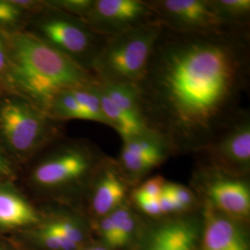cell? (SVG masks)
<instances>
[{
  "label": "cell",
  "instance_id": "cell-1",
  "mask_svg": "<svg viewBox=\"0 0 250 250\" xmlns=\"http://www.w3.org/2000/svg\"><path fill=\"white\" fill-rule=\"evenodd\" d=\"M250 75V31L195 34L162 27L136 84L144 120L175 156L197 154L243 109Z\"/></svg>",
  "mask_w": 250,
  "mask_h": 250
},
{
  "label": "cell",
  "instance_id": "cell-2",
  "mask_svg": "<svg viewBox=\"0 0 250 250\" xmlns=\"http://www.w3.org/2000/svg\"><path fill=\"white\" fill-rule=\"evenodd\" d=\"M7 55L11 83L45 113L61 92L99 83L94 72L83 68L34 34H12Z\"/></svg>",
  "mask_w": 250,
  "mask_h": 250
},
{
  "label": "cell",
  "instance_id": "cell-3",
  "mask_svg": "<svg viewBox=\"0 0 250 250\" xmlns=\"http://www.w3.org/2000/svg\"><path fill=\"white\" fill-rule=\"evenodd\" d=\"M54 145L28 170L27 188L37 204L59 203L81 209L92 180L108 156L89 140Z\"/></svg>",
  "mask_w": 250,
  "mask_h": 250
},
{
  "label": "cell",
  "instance_id": "cell-4",
  "mask_svg": "<svg viewBox=\"0 0 250 250\" xmlns=\"http://www.w3.org/2000/svg\"><path fill=\"white\" fill-rule=\"evenodd\" d=\"M162 26L154 21L108 36L92 72L99 83L136 85L143 78Z\"/></svg>",
  "mask_w": 250,
  "mask_h": 250
},
{
  "label": "cell",
  "instance_id": "cell-5",
  "mask_svg": "<svg viewBox=\"0 0 250 250\" xmlns=\"http://www.w3.org/2000/svg\"><path fill=\"white\" fill-rule=\"evenodd\" d=\"M44 110L28 99L0 100V136L6 151L19 160H28L54 143L61 127Z\"/></svg>",
  "mask_w": 250,
  "mask_h": 250
},
{
  "label": "cell",
  "instance_id": "cell-6",
  "mask_svg": "<svg viewBox=\"0 0 250 250\" xmlns=\"http://www.w3.org/2000/svg\"><path fill=\"white\" fill-rule=\"evenodd\" d=\"M42 219L9 239L22 250H79L93 237L91 222L81 209L59 203L39 204Z\"/></svg>",
  "mask_w": 250,
  "mask_h": 250
},
{
  "label": "cell",
  "instance_id": "cell-7",
  "mask_svg": "<svg viewBox=\"0 0 250 250\" xmlns=\"http://www.w3.org/2000/svg\"><path fill=\"white\" fill-rule=\"evenodd\" d=\"M36 29L35 36L90 72L107 38L80 18L46 7L36 20Z\"/></svg>",
  "mask_w": 250,
  "mask_h": 250
},
{
  "label": "cell",
  "instance_id": "cell-8",
  "mask_svg": "<svg viewBox=\"0 0 250 250\" xmlns=\"http://www.w3.org/2000/svg\"><path fill=\"white\" fill-rule=\"evenodd\" d=\"M189 188L201 205L250 223V176L232 175L197 162Z\"/></svg>",
  "mask_w": 250,
  "mask_h": 250
},
{
  "label": "cell",
  "instance_id": "cell-9",
  "mask_svg": "<svg viewBox=\"0 0 250 250\" xmlns=\"http://www.w3.org/2000/svg\"><path fill=\"white\" fill-rule=\"evenodd\" d=\"M202 209L158 219L143 217L140 231L130 250H199Z\"/></svg>",
  "mask_w": 250,
  "mask_h": 250
},
{
  "label": "cell",
  "instance_id": "cell-10",
  "mask_svg": "<svg viewBox=\"0 0 250 250\" xmlns=\"http://www.w3.org/2000/svg\"><path fill=\"white\" fill-rule=\"evenodd\" d=\"M198 163L236 176H250V112L243 108L232 123L197 153Z\"/></svg>",
  "mask_w": 250,
  "mask_h": 250
},
{
  "label": "cell",
  "instance_id": "cell-11",
  "mask_svg": "<svg viewBox=\"0 0 250 250\" xmlns=\"http://www.w3.org/2000/svg\"><path fill=\"white\" fill-rule=\"evenodd\" d=\"M146 1L156 21L170 31L195 34L231 31L221 21L212 0Z\"/></svg>",
  "mask_w": 250,
  "mask_h": 250
},
{
  "label": "cell",
  "instance_id": "cell-12",
  "mask_svg": "<svg viewBox=\"0 0 250 250\" xmlns=\"http://www.w3.org/2000/svg\"><path fill=\"white\" fill-rule=\"evenodd\" d=\"M81 20L97 34L107 37L156 21L146 0H95Z\"/></svg>",
  "mask_w": 250,
  "mask_h": 250
},
{
  "label": "cell",
  "instance_id": "cell-13",
  "mask_svg": "<svg viewBox=\"0 0 250 250\" xmlns=\"http://www.w3.org/2000/svg\"><path fill=\"white\" fill-rule=\"evenodd\" d=\"M131 190L116 160L108 156L92 180L81 209L90 222L96 221L128 201Z\"/></svg>",
  "mask_w": 250,
  "mask_h": 250
},
{
  "label": "cell",
  "instance_id": "cell-14",
  "mask_svg": "<svg viewBox=\"0 0 250 250\" xmlns=\"http://www.w3.org/2000/svg\"><path fill=\"white\" fill-rule=\"evenodd\" d=\"M41 219V207L14 180L0 181V235L10 238L34 227Z\"/></svg>",
  "mask_w": 250,
  "mask_h": 250
},
{
  "label": "cell",
  "instance_id": "cell-15",
  "mask_svg": "<svg viewBox=\"0 0 250 250\" xmlns=\"http://www.w3.org/2000/svg\"><path fill=\"white\" fill-rule=\"evenodd\" d=\"M203 224L199 250H250V223L201 205Z\"/></svg>",
  "mask_w": 250,
  "mask_h": 250
},
{
  "label": "cell",
  "instance_id": "cell-16",
  "mask_svg": "<svg viewBox=\"0 0 250 250\" xmlns=\"http://www.w3.org/2000/svg\"><path fill=\"white\" fill-rule=\"evenodd\" d=\"M143 216L130 200L91 222L93 237L113 250H130L140 231Z\"/></svg>",
  "mask_w": 250,
  "mask_h": 250
},
{
  "label": "cell",
  "instance_id": "cell-17",
  "mask_svg": "<svg viewBox=\"0 0 250 250\" xmlns=\"http://www.w3.org/2000/svg\"><path fill=\"white\" fill-rule=\"evenodd\" d=\"M99 85L101 90L107 95V98L127 116L135 123L147 127L142 114L136 85L106 83H99Z\"/></svg>",
  "mask_w": 250,
  "mask_h": 250
},
{
  "label": "cell",
  "instance_id": "cell-18",
  "mask_svg": "<svg viewBox=\"0 0 250 250\" xmlns=\"http://www.w3.org/2000/svg\"><path fill=\"white\" fill-rule=\"evenodd\" d=\"M224 26L231 30L250 31V0H212Z\"/></svg>",
  "mask_w": 250,
  "mask_h": 250
},
{
  "label": "cell",
  "instance_id": "cell-19",
  "mask_svg": "<svg viewBox=\"0 0 250 250\" xmlns=\"http://www.w3.org/2000/svg\"><path fill=\"white\" fill-rule=\"evenodd\" d=\"M72 94L83 111L86 121L107 125L101 103L99 82L72 89Z\"/></svg>",
  "mask_w": 250,
  "mask_h": 250
},
{
  "label": "cell",
  "instance_id": "cell-20",
  "mask_svg": "<svg viewBox=\"0 0 250 250\" xmlns=\"http://www.w3.org/2000/svg\"><path fill=\"white\" fill-rule=\"evenodd\" d=\"M72 90L61 92L54 98L46 110L48 116L57 122L86 120L83 111L72 94Z\"/></svg>",
  "mask_w": 250,
  "mask_h": 250
},
{
  "label": "cell",
  "instance_id": "cell-21",
  "mask_svg": "<svg viewBox=\"0 0 250 250\" xmlns=\"http://www.w3.org/2000/svg\"><path fill=\"white\" fill-rule=\"evenodd\" d=\"M164 190L178 202L187 213L195 212L201 208L200 201L189 187L167 180Z\"/></svg>",
  "mask_w": 250,
  "mask_h": 250
},
{
  "label": "cell",
  "instance_id": "cell-22",
  "mask_svg": "<svg viewBox=\"0 0 250 250\" xmlns=\"http://www.w3.org/2000/svg\"><path fill=\"white\" fill-rule=\"evenodd\" d=\"M167 179L161 174L147 177L132 188L129 200H150L161 197Z\"/></svg>",
  "mask_w": 250,
  "mask_h": 250
},
{
  "label": "cell",
  "instance_id": "cell-23",
  "mask_svg": "<svg viewBox=\"0 0 250 250\" xmlns=\"http://www.w3.org/2000/svg\"><path fill=\"white\" fill-rule=\"evenodd\" d=\"M95 0H54L44 2L45 7L57 9L64 13L83 18L92 9Z\"/></svg>",
  "mask_w": 250,
  "mask_h": 250
},
{
  "label": "cell",
  "instance_id": "cell-24",
  "mask_svg": "<svg viewBox=\"0 0 250 250\" xmlns=\"http://www.w3.org/2000/svg\"><path fill=\"white\" fill-rule=\"evenodd\" d=\"M23 9L15 1L0 0V25H11L18 22Z\"/></svg>",
  "mask_w": 250,
  "mask_h": 250
},
{
  "label": "cell",
  "instance_id": "cell-25",
  "mask_svg": "<svg viewBox=\"0 0 250 250\" xmlns=\"http://www.w3.org/2000/svg\"><path fill=\"white\" fill-rule=\"evenodd\" d=\"M16 168L8 152L0 146V181L15 180Z\"/></svg>",
  "mask_w": 250,
  "mask_h": 250
},
{
  "label": "cell",
  "instance_id": "cell-26",
  "mask_svg": "<svg viewBox=\"0 0 250 250\" xmlns=\"http://www.w3.org/2000/svg\"><path fill=\"white\" fill-rule=\"evenodd\" d=\"M7 67H8L7 49L4 45L3 41L0 38V75L7 69Z\"/></svg>",
  "mask_w": 250,
  "mask_h": 250
},
{
  "label": "cell",
  "instance_id": "cell-27",
  "mask_svg": "<svg viewBox=\"0 0 250 250\" xmlns=\"http://www.w3.org/2000/svg\"><path fill=\"white\" fill-rule=\"evenodd\" d=\"M113 250L107 247L106 245L102 244L101 242L98 241L96 239H92L91 241L86 243L81 250Z\"/></svg>",
  "mask_w": 250,
  "mask_h": 250
},
{
  "label": "cell",
  "instance_id": "cell-28",
  "mask_svg": "<svg viewBox=\"0 0 250 250\" xmlns=\"http://www.w3.org/2000/svg\"><path fill=\"white\" fill-rule=\"evenodd\" d=\"M0 250H19V249L9 237L0 235Z\"/></svg>",
  "mask_w": 250,
  "mask_h": 250
},
{
  "label": "cell",
  "instance_id": "cell-29",
  "mask_svg": "<svg viewBox=\"0 0 250 250\" xmlns=\"http://www.w3.org/2000/svg\"><path fill=\"white\" fill-rule=\"evenodd\" d=\"M18 249H19V248H18ZM19 250H20V249H19Z\"/></svg>",
  "mask_w": 250,
  "mask_h": 250
}]
</instances>
